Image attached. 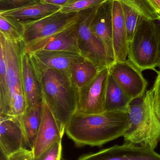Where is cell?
<instances>
[{
  "mask_svg": "<svg viewBox=\"0 0 160 160\" xmlns=\"http://www.w3.org/2000/svg\"><path fill=\"white\" fill-rule=\"evenodd\" d=\"M129 126L127 111L98 114L77 112L70 120L65 133L76 147H101L123 137Z\"/></svg>",
  "mask_w": 160,
  "mask_h": 160,
  "instance_id": "obj_1",
  "label": "cell"
},
{
  "mask_svg": "<svg viewBox=\"0 0 160 160\" xmlns=\"http://www.w3.org/2000/svg\"><path fill=\"white\" fill-rule=\"evenodd\" d=\"M34 68L40 82L44 102L64 135L70 120L77 111L79 89L70 77L62 72Z\"/></svg>",
  "mask_w": 160,
  "mask_h": 160,
  "instance_id": "obj_2",
  "label": "cell"
},
{
  "mask_svg": "<svg viewBox=\"0 0 160 160\" xmlns=\"http://www.w3.org/2000/svg\"><path fill=\"white\" fill-rule=\"evenodd\" d=\"M128 114L129 126L123 136L125 142L155 150L160 142V119L155 110L152 89L132 100Z\"/></svg>",
  "mask_w": 160,
  "mask_h": 160,
  "instance_id": "obj_3",
  "label": "cell"
},
{
  "mask_svg": "<svg viewBox=\"0 0 160 160\" xmlns=\"http://www.w3.org/2000/svg\"><path fill=\"white\" fill-rule=\"evenodd\" d=\"M0 46L6 62V95L0 106V115L18 117L25 111L26 103L22 80V58L25 49L23 41L12 42L0 34Z\"/></svg>",
  "mask_w": 160,
  "mask_h": 160,
  "instance_id": "obj_4",
  "label": "cell"
},
{
  "mask_svg": "<svg viewBox=\"0 0 160 160\" xmlns=\"http://www.w3.org/2000/svg\"><path fill=\"white\" fill-rule=\"evenodd\" d=\"M128 58L142 71L157 72L158 38L155 21L142 18L134 37L128 43Z\"/></svg>",
  "mask_w": 160,
  "mask_h": 160,
  "instance_id": "obj_5",
  "label": "cell"
},
{
  "mask_svg": "<svg viewBox=\"0 0 160 160\" xmlns=\"http://www.w3.org/2000/svg\"><path fill=\"white\" fill-rule=\"evenodd\" d=\"M101 5L79 12L77 24L79 54L94 64L99 71L110 67L115 62L109 56L102 42L91 31V22Z\"/></svg>",
  "mask_w": 160,
  "mask_h": 160,
  "instance_id": "obj_6",
  "label": "cell"
},
{
  "mask_svg": "<svg viewBox=\"0 0 160 160\" xmlns=\"http://www.w3.org/2000/svg\"><path fill=\"white\" fill-rule=\"evenodd\" d=\"M79 13H62L60 11L35 21L22 23L23 26L24 45L49 38L75 23Z\"/></svg>",
  "mask_w": 160,
  "mask_h": 160,
  "instance_id": "obj_7",
  "label": "cell"
},
{
  "mask_svg": "<svg viewBox=\"0 0 160 160\" xmlns=\"http://www.w3.org/2000/svg\"><path fill=\"white\" fill-rule=\"evenodd\" d=\"M110 74L132 100L143 97L148 82L140 70L129 59L115 62L109 67Z\"/></svg>",
  "mask_w": 160,
  "mask_h": 160,
  "instance_id": "obj_8",
  "label": "cell"
},
{
  "mask_svg": "<svg viewBox=\"0 0 160 160\" xmlns=\"http://www.w3.org/2000/svg\"><path fill=\"white\" fill-rule=\"evenodd\" d=\"M109 74V68L100 70L91 82L79 89L77 112L85 114L105 112L106 88Z\"/></svg>",
  "mask_w": 160,
  "mask_h": 160,
  "instance_id": "obj_9",
  "label": "cell"
},
{
  "mask_svg": "<svg viewBox=\"0 0 160 160\" xmlns=\"http://www.w3.org/2000/svg\"><path fill=\"white\" fill-rule=\"evenodd\" d=\"M77 160H160V155L150 148L125 142L85 154Z\"/></svg>",
  "mask_w": 160,
  "mask_h": 160,
  "instance_id": "obj_10",
  "label": "cell"
},
{
  "mask_svg": "<svg viewBox=\"0 0 160 160\" xmlns=\"http://www.w3.org/2000/svg\"><path fill=\"white\" fill-rule=\"evenodd\" d=\"M29 54L36 69H54L69 77L73 66L85 60L78 52H71L39 50Z\"/></svg>",
  "mask_w": 160,
  "mask_h": 160,
  "instance_id": "obj_11",
  "label": "cell"
},
{
  "mask_svg": "<svg viewBox=\"0 0 160 160\" xmlns=\"http://www.w3.org/2000/svg\"><path fill=\"white\" fill-rule=\"evenodd\" d=\"M26 147L25 134L18 117L0 115V150L9 157Z\"/></svg>",
  "mask_w": 160,
  "mask_h": 160,
  "instance_id": "obj_12",
  "label": "cell"
},
{
  "mask_svg": "<svg viewBox=\"0 0 160 160\" xmlns=\"http://www.w3.org/2000/svg\"><path fill=\"white\" fill-rule=\"evenodd\" d=\"M77 22L49 38L25 45V50L29 53L39 50L67 51L79 53Z\"/></svg>",
  "mask_w": 160,
  "mask_h": 160,
  "instance_id": "obj_13",
  "label": "cell"
},
{
  "mask_svg": "<svg viewBox=\"0 0 160 160\" xmlns=\"http://www.w3.org/2000/svg\"><path fill=\"white\" fill-rule=\"evenodd\" d=\"M63 136L52 113L43 101L41 124L32 149L33 158H38L53 145L62 141Z\"/></svg>",
  "mask_w": 160,
  "mask_h": 160,
  "instance_id": "obj_14",
  "label": "cell"
},
{
  "mask_svg": "<svg viewBox=\"0 0 160 160\" xmlns=\"http://www.w3.org/2000/svg\"><path fill=\"white\" fill-rule=\"evenodd\" d=\"M22 80L26 109L42 104L43 96L40 82L31 61L30 55L24 49L22 58Z\"/></svg>",
  "mask_w": 160,
  "mask_h": 160,
  "instance_id": "obj_15",
  "label": "cell"
},
{
  "mask_svg": "<svg viewBox=\"0 0 160 160\" xmlns=\"http://www.w3.org/2000/svg\"><path fill=\"white\" fill-rule=\"evenodd\" d=\"M91 29L94 35L102 42L109 56L115 61L111 0L107 1L99 7L92 20Z\"/></svg>",
  "mask_w": 160,
  "mask_h": 160,
  "instance_id": "obj_16",
  "label": "cell"
},
{
  "mask_svg": "<svg viewBox=\"0 0 160 160\" xmlns=\"http://www.w3.org/2000/svg\"><path fill=\"white\" fill-rule=\"evenodd\" d=\"M113 44L115 62L126 61L128 57V41L121 3L111 0Z\"/></svg>",
  "mask_w": 160,
  "mask_h": 160,
  "instance_id": "obj_17",
  "label": "cell"
},
{
  "mask_svg": "<svg viewBox=\"0 0 160 160\" xmlns=\"http://www.w3.org/2000/svg\"><path fill=\"white\" fill-rule=\"evenodd\" d=\"M62 7L40 1L12 10L0 12V14L21 23L35 21L60 11Z\"/></svg>",
  "mask_w": 160,
  "mask_h": 160,
  "instance_id": "obj_18",
  "label": "cell"
},
{
  "mask_svg": "<svg viewBox=\"0 0 160 160\" xmlns=\"http://www.w3.org/2000/svg\"><path fill=\"white\" fill-rule=\"evenodd\" d=\"M42 111L43 103L26 109L23 114L18 117L25 134L27 147L32 150L41 124Z\"/></svg>",
  "mask_w": 160,
  "mask_h": 160,
  "instance_id": "obj_19",
  "label": "cell"
},
{
  "mask_svg": "<svg viewBox=\"0 0 160 160\" xmlns=\"http://www.w3.org/2000/svg\"><path fill=\"white\" fill-rule=\"evenodd\" d=\"M131 99L109 74L106 88L105 112L127 111Z\"/></svg>",
  "mask_w": 160,
  "mask_h": 160,
  "instance_id": "obj_20",
  "label": "cell"
},
{
  "mask_svg": "<svg viewBox=\"0 0 160 160\" xmlns=\"http://www.w3.org/2000/svg\"><path fill=\"white\" fill-rule=\"evenodd\" d=\"M99 71L94 64L85 59L73 66L69 77L79 90L91 82Z\"/></svg>",
  "mask_w": 160,
  "mask_h": 160,
  "instance_id": "obj_21",
  "label": "cell"
},
{
  "mask_svg": "<svg viewBox=\"0 0 160 160\" xmlns=\"http://www.w3.org/2000/svg\"><path fill=\"white\" fill-rule=\"evenodd\" d=\"M23 26L18 21L0 14V34L14 42L23 41Z\"/></svg>",
  "mask_w": 160,
  "mask_h": 160,
  "instance_id": "obj_22",
  "label": "cell"
},
{
  "mask_svg": "<svg viewBox=\"0 0 160 160\" xmlns=\"http://www.w3.org/2000/svg\"><path fill=\"white\" fill-rule=\"evenodd\" d=\"M134 9L142 18L150 21L159 20L160 13L149 0H117Z\"/></svg>",
  "mask_w": 160,
  "mask_h": 160,
  "instance_id": "obj_23",
  "label": "cell"
},
{
  "mask_svg": "<svg viewBox=\"0 0 160 160\" xmlns=\"http://www.w3.org/2000/svg\"><path fill=\"white\" fill-rule=\"evenodd\" d=\"M120 3L124 12L127 36L129 43L133 39L139 23L143 18L131 8L123 3Z\"/></svg>",
  "mask_w": 160,
  "mask_h": 160,
  "instance_id": "obj_24",
  "label": "cell"
},
{
  "mask_svg": "<svg viewBox=\"0 0 160 160\" xmlns=\"http://www.w3.org/2000/svg\"><path fill=\"white\" fill-rule=\"evenodd\" d=\"M109 0H69L66 4L62 7V13H79L82 10L95 7Z\"/></svg>",
  "mask_w": 160,
  "mask_h": 160,
  "instance_id": "obj_25",
  "label": "cell"
},
{
  "mask_svg": "<svg viewBox=\"0 0 160 160\" xmlns=\"http://www.w3.org/2000/svg\"><path fill=\"white\" fill-rule=\"evenodd\" d=\"M62 141L57 142L41 155L37 158H33L32 160H62Z\"/></svg>",
  "mask_w": 160,
  "mask_h": 160,
  "instance_id": "obj_26",
  "label": "cell"
},
{
  "mask_svg": "<svg viewBox=\"0 0 160 160\" xmlns=\"http://www.w3.org/2000/svg\"><path fill=\"white\" fill-rule=\"evenodd\" d=\"M40 1L41 0H0V12L16 9Z\"/></svg>",
  "mask_w": 160,
  "mask_h": 160,
  "instance_id": "obj_27",
  "label": "cell"
},
{
  "mask_svg": "<svg viewBox=\"0 0 160 160\" xmlns=\"http://www.w3.org/2000/svg\"><path fill=\"white\" fill-rule=\"evenodd\" d=\"M157 76L152 89L154 97L155 110L160 119V70L157 72Z\"/></svg>",
  "mask_w": 160,
  "mask_h": 160,
  "instance_id": "obj_28",
  "label": "cell"
},
{
  "mask_svg": "<svg viewBox=\"0 0 160 160\" xmlns=\"http://www.w3.org/2000/svg\"><path fill=\"white\" fill-rule=\"evenodd\" d=\"M33 151L27 148L22 149L9 156V160H32Z\"/></svg>",
  "mask_w": 160,
  "mask_h": 160,
  "instance_id": "obj_29",
  "label": "cell"
},
{
  "mask_svg": "<svg viewBox=\"0 0 160 160\" xmlns=\"http://www.w3.org/2000/svg\"><path fill=\"white\" fill-rule=\"evenodd\" d=\"M157 24V29L158 38V62L157 68L160 70V20L155 21Z\"/></svg>",
  "mask_w": 160,
  "mask_h": 160,
  "instance_id": "obj_30",
  "label": "cell"
},
{
  "mask_svg": "<svg viewBox=\"0 0 160 160\" xmlns=\"http://www.w3.org/2000/svg\"><path fill=\"white\" fill-rule=\"evenodd\" d=\"M42 2L63 7L66 4L69 0H41Z\"/></svg>",
  "mask_w": 160,
  "mask_h": 160,
  "instance_id": "obj_31",
  "label": "cell"
},
{
  "mask_svg": "<svg viewBox=\"0 0 160 160\" xmlns=\"http://www.w3.org/2000/svg\"><path fill=\"white\" fill-rule=\"evenodd\" d=\"M154 7L160 13V0H149Z\"/></svg>",
  "mask_w": 160,
  "mask_h": 160,
  "instance_id": "obj_32",
  "label": "cell"
},
{
  "mask_svg": "<svg viewBox=\"0 0 160 160\" xmlns=\"http://www.w3.org/2000/svg\"><path fill=\"white\" fill-rule=\"evenodd\" d=\"M0 160H9V157L0 150Z\"/></svg>",
  "mask_w": 160,
  "mask_h": 160,
  "instance_id": "obj_33",
  "label": "cell"
},
{
  "mask_svg": "<svg viewBox=\"0 0 160 160\" xmlns=\"http://www.w3.org/2000/svg\"><path fill=\"white\" fill-rule=\"evenodd\" d=\"M62 160H65V159H62Z\"/></svg>",
  "mask_w": 160,
  "mask_h": 160,
  "instance_id": "obj_34",
  "label": "cell"
}]
</instances>
